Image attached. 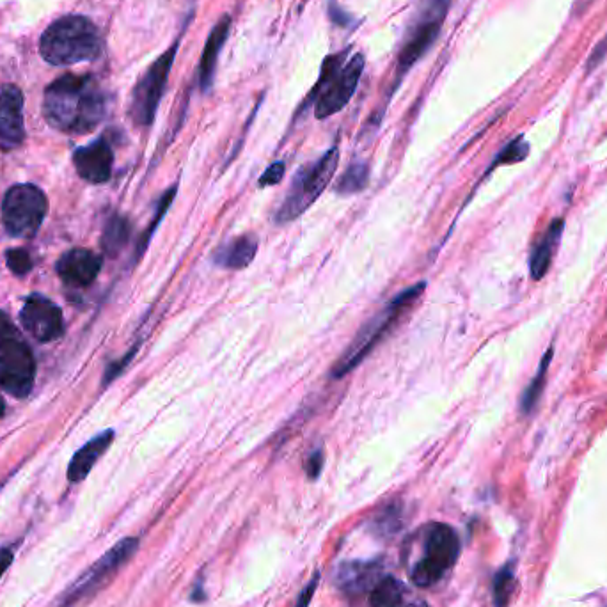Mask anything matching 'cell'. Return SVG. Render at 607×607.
Listing matches in <instances>:
<instances>
[{"instance_id": "6da1fadb", "label": "cell", "mask_w": 607, "mask_h": 607, "mask_svg": "<svg viewBox=\"0 0 607 607\" xmlns=\"http://www.w3.org/2000/svg\"><path fill=\"white\" fill-rule=\"evenodd\" d=\"M107 112V96L93 75H63L45 89L43 114L52 127L68 134H86Z\"/></svg>"}, {"instance_id": "7a4b0ae2", "label": "cell", "mask_w": 607, "mask_h": 607, "mask_svg": "<svg viewBox=\"0 0 607 607\" xmlns=\"http://www.w3.org/2000/svg\"><path fill=\"white\" fill-rule=\"evenodd\" d=\"M426 283L412 284L405 288L403 292L398 293L395 299L387 302V306L380 309L379 313L371 316L370 320L359 329L355 338L350 341V345L345 348L341 354L338 363L334 364L331 370V377L334 380L347 377L348 373L361 366L364 359L379 347L380 343L395 331L396 325L402 322L403 316L409 313V309L418 302L419 297L425 293Z\"/></svg>"}, {"instance_id": "3957f363", "label": "cell", "mask_w": 607, "mask_h": 607, "mask_svg": "<svg viewBox=\"0 0 607 607\" xmlns=\"http://www.w3.org/2000/svg\"><path fill=\"white\" fill-rule=\"evenodd\" d=\"M100 31L86 16H63L50 24L40 41V54L52 66L93 61L102 56Z\"/></svg>"}, {"instance_id": "277c9868", "label": "cell", "mask_w": 607, "mask_h": 607, "mask_svg": "<svg viewBox=\"0 0 607 607\" xmlns=\"http://www.w3.org/2000/svg\"><path fill=\"white\" fill-rule=\"evenodd\" d=\"M345 56L347 52H341L325 61L320 80L316 82L315 89L302 105L309 107L311 103H315L316 119L331 118L343 111L357 91L366 61L363 54H354L348 63L343 64Z\"/></svg>"}, {"instance_id": "5b68a950", "label": "cell", "mask_w": 607, "mask_h": 607, "mask_svg": "<svg viewBox=\"0 0 607 607\" xmlns=\"http://www.w3.org/2000/svg\"><path fill=\"white\" fill-rule=\"evenodd\" d=\"M419 552L410 561L409 576L419 588L437 583L458 560L460 540L448 524L432 522L418 533Z\"/></svg>"}, {"instance_id": "8992f818", "label": "cell", "mask_w": 607, "mask_h": 607, "mask_svg": "<svg viewBox=\"0 0 607 607\" xmlns=\"http://www.w3.org/2000/svg\"><path fill=\"white\" fill-rule=\"evenodd\" d=\"M338 164L339 150L334 146L331 150L325 151L322 157L316 158L315 162L300 167L293 176L292 185L288 194L284 196L283 203L274 213V222L277 226H286L290 222L297 221L300 215H304L311 206L315 205L332 182Z\"/></svg>"}, {"instance_id": "52a82bcc", "label": "cell", "mask_w": 607, "mask_h": 607, "mask_svg": "<svg viewBox=\"0 0 607 607\" xmlns=\"http://www.w3.org/2000/svg\"><path fill=\"white\" fill-rule=\"evenodd\" d=\"M451 0H416L409 29L403 36L398 57V77L402 79L414 64L423 59L441 34V27L450 11Z\"/></svg>"}, {"instance_id": "ba28073f", "label": "cell", "mask_w": 607, "mask_h": 607, "mask_svg": "<svg viewBox=\"0 0 607 607\" xmlns=\"http://www.w3.org/2000/svg\"><path fill=\"white\" fill-rule=\"evenodd\" d=\"M47 196L34 185H15L2 203V219L9 235L32 237L47 215Z\"/></svg>"}, {"instance_id": "9c48e42d", "label": "cell", "mask_w": 607, "mask_h": 607, "mask_svg": "<svg viewBox=\"0 0 607 607\" xmlns=\"http://www.w3.org/2000/svg\"><path fill=\"white\" fill-rule=\"evenodd\" d=\"M178 48H180V41H176L173 47L158 57L157 61L151 64L148 71L142 75L139 84L135 86L132 107H130V116L134 119L135 125L150 127L157 116L158 105L166 91L167 79H169L174 59L178 54Z\"/></svg>"}, {"instance_id": "30bf717a", "label": "cell", "mask_w": 607, "mask_h": 607, "mask_svg": "<svg viewBox=\"0 0 607 607\" xmlns=\"http://www.w3.org/2000/svg\"><path fill=\"white\" fill-rule=\"evenodd\" d=\"M137 547L139 540L128 537L105 552L100 560L95 561L75 583L71 584L70 590L64 593L63 606H73L87 597H93L98 590H102L103 586L118 574L119 568L134 556Z\"/></svg>"}, {"instance_id": "8fae6325", "label": "cell", "mask_w": 607, "mask_h": 607, "mask_svg": "<svg viewBox=\"0 0 607 607\" xmlns=\"http://www.w3.org/2000/svg\"><path fill=\"white\" fill-rule=\"evenodd\" d=\"M36 363L31 348L16 334L0 338V386L9 395L25 398L34 384Z\"/></svg>"}, {"instance_id": "7c38bea8", "label": "cell", "mask_w": 607, "mask_h": 607, "mask_svg": "<svg viewBox=\"0 0 607 607\" xmlns=\"http://www.w3.org/2000/svg\"><path fill=\"white\" fill-rule=\"evenodd\" d=\"M24 139V95L13 84H4L0 86V150H15Z\"/></svg>"}, {"instance_id": "4fadbf2b", "label": "cell", "mask_w": 607, "mask_h": 607, "mask_svg": "<svg viewBox=\"0 0 607 607\" xmlns=\"http://www.w3.org/2000/svg\"><path fill=\"white\" fill-rule=\"evenodd\" d=\"M22 324L32 338L41 343L54 341L63 334V315L52 300L41 295H32L22 309Z\"/></svg>"}, {"instance_id": "5bb4252c", "label": "cell", "mask_w": 607, "mask_h": 607, "mask_svg": "<svg viewBox=\"0 0 607 607\" xmlns=\"http://www.w3.org/2000/svg\"><path fill=\"white\" fill-rule=\"evenodd\" d=\"M77 173L89 183H105L112 174L114 153L111 144L105 139L91 142L89 146L79 148L73 155Z\"/></svg>"}, {"instance_id": "9a60e30c", "label": "cell", "mask_w": 607, "mask_h": 607, "mask_svg": "<svg viewBox=\"0 0 607 607\" xmlns=\"http://www.w3.org/2000/svg\"><path fill=\"white\" fill-rule=\"evenodd\" d=\"M102 270V258L87 249H73L57 263V272L64 283L71 286H89L95 283Z\"/></svg>"}, {"instance_id": "2e32d148", "label": "cell", "mask_w": 607, "mask_h": 607, "mask_svg": "<svg viewBox=\"0 0 607 607\" xmlns=\"http://www.w3.org/2000/svg\"><path fill=\"white\" fill-rule=\"evenodd\" d=\"M382 579V567L377 561H347L336 572L339 590L355 593L371 592Z\"/></svg>"}, {"instance_id": "e0dca14e", "label": "cell", "mask_w": 607, "mask_h": 607, "mask_svg": "<svg viewBox=\"0 0 607 607\" xmlns=\"http://www.w3.org/2000/svg\"><path fill=\"white\" fill-rule=\"evenodd\" d=\"M260 242L258 238L251 233H244L240 237L229 240L222 244L215 253H213V265L226 270H244L253 263L256 254H258Z\"/></svg>"}, {"instance_id": "ac0fdd59", "label": "cell", "mask_w": 607, "mask_h": 607, "mask_svg": "<svg viewBox=\"0 0 607 607\" xmlns=\"http://www.w3.org/2000/svg\"><path fill=\"white\" fill-rule=\"evenodd\" d=\"M229 29H231V18L228 15L222 16L208 36L203 56H201V64H199V86L203 93L210 91V87H212L217 59H219L224 43L228 40Z\"/></svg>"}, {"instance_id": "d6986e66", "label": "cell", "mask_w": 607, "mask_h": 607, "mask_svg": "<svg viewBox=\"0 0 607 607\" xmlns=\"http://www.w3.org/2000/svg\"><path fill=\"white\" fill-rule=\"evenodd\" d=\"M112 441H114V432L105 430L103 434L95 437L93 441L87 442L84 448H80L75 457L71 460L68 467V480L71 483H79V481L87 478V474L91 473V469L95 467L98 458L102 457L105 451L109 450Z\"/></svg>"}, {"instance_id": "ffe728a7", "label": "cell", "mask_w": 607, "mask_h": 607, "mask_svg": "<svg viewBox=\"0 0 607 607\" xmlns=\"http://www.w3.org/2000/svg\"><path fill=\"white\" fill-rule=\"evenodd\" d=\"M561 229H563V221L552 222L551 228L545 233V237L540 240L535 253L531 256V274H533L535 279H542L545 276V272L549 270L552 253H554L556 245L560 242Z\"/></svg>"}, {"instance_id": "44dd1931", "label": "cell", "mask_w": 607, "mask_h": 607, "mask_svg": "<svg viewBox=\"0 0 607 607\" xmlns=\"http://www.w3.org/2000/svg\"><path fill=\"white\" fill-rule=\"evenodd\" d=\"M407 602V588L396 577H382L370 592L373 607H405Z\"/></svg>"}, {"instance_id": "7402d4cb", "label": "cell", "mask_w": 607, "mask_h": 607, "mask_svg": "<svg viewBox=\"0 0 607 607\" xmlns=\"http://www.w3.org/2000/svg\"><path fill=\"white\" fill-rule=\"evenodd\" d=\"M370 183V166L363 162V160H357L352 162L347 167V171L341 174L338 178V182L334 183V192L338 196H355L359 192H363Z\"/></svg>"}, {"instance_id": "603a6c76", "label": "cell", "mask_w": 607, "mask_h": 607, "mask_svg": "<svg viewBox=\"0 0 607 607\" xmlns=\"http://www.w3.org/2000/svg\"><path fill=\"white\" fill-rule=\"evenodd\" d=\"M128 238H130V222H128L127 217L114 215V217H111V221L107 222L105 231H103V251L109 256H116L123 251Z\"/></svg>"}, {"instance_id": "cb8c5ba5", "label": "cell", "mask_w": 607, "mask_h": 607, "mask_svg": "<svg viewBox=\"0 0 607 607\" xmlns=\"http://www.w3.org/2000/svg\"><path fill=\"white\" fill-rule=\"evenodd\" d=\"M176 194H178V185H173V187H169V189L164 192V196H162V199L158 201L157 213H155V217H153V221H151L150 228L144 231V235H142L141 240H139V244H137V254H135V258H137V260H139L142 254H144V251L148 249V244H150L151 238H153V235H155L158 224L164 221L166 213L169 212V208H171V205H173Z\"/></svg>"}, {"instance_id": "d4e9b609", "label": "cell", "mask_w": 607, "mask_h": 607, "mask_svg": "<svg viewBox=\"0 0 607 607\" xmlns=\"http://www.w3.org/2000/svg\"><path fill=\"white\" fill-rule=\"evenodd\" d=\"M515 574L512 565H506L494 577V607H506L512 597Z\"/></svg>"}, {"instance_id": "484cf974", "label": "cell", "mask_w": 607, "mask_h": 607, "mask_svg": "<svg viewBox=\"0 0 607 607\" xmlns=\"http://www.w3.org/2000/svg\"><path fill=\"white\" fill-rule=\"evenodd\" d=\"M552 350L549 354L545 355L544 363L540 366V371L537 373V377L535 380L529 384L528 389H526V393L522 396V410L524 412H529L531 407L537 403L538 396L542 393V386H544L545 373H547V366H549V359H551Z\"/></svg>"}, {"instance_id": "4316f807", "label": "cell", "mask_w": 607, "mask_h": 607, "mask_svg": "<svg viewBox=\"0 0 607 607\" xmlns=\"http://www.w3.org/2000/svg\"><path fill=\"white\" fill-rule=\"evenodd\" d=\"M8 267L18 276H24L27 272H31V256L24 249H13L8 253Z\"/></svg>"}, {"instance_id": "83f0119b", "label": "cell", "mask_w": 607, "mask_h": 607, "mask_svg": "<svg viewBox=\"0 0 607 607\" xmlns=\"http://www.w3.org/2000/svg\"><path fill=\"white\" fill-rule=\"evenodd\" d=\"M284 173H286L284 162H274V164H270V166L265 169V173L261 174L258 187H260V189L276 187V185L283 182Z\"/></svg>"}, {"instance_id": "f1b7e54d", "label": "cell", "mask_w": 607, "mask_h": 607, "mask_svg": "<svg viewBox=\"0 0 607 607\" xmlns=\"http://www.w3.org/2000/svg\"><path fill=\"white\" fill-rule=\"evenodd\" d=\"M526 155H528V144L522 141V139H517L510 146H506V150L497 158V164H501V162L515 164V162H519L522 158H526Z\"/></svg>"}, {"instance_id": "f546056e", "label": "cell", "mask_w": 607, "mask_h": 607, "mask_svg": "<svg viewBox=\"0 0 607 607\" xmlns=\"http://www.w3.org/2000/svg\"><path fill=\"white\" fill-rule=\"evenodd\" d=\"M325 457L324 451L315 450L311 455H309L308 460H306V474H308L309 480H316V478H320V474H322V469H324Z\"/></svg>"}, {"instance_id": "4dcf8cb0", "label": "cell", "mask_w": 607, "mask_h": 607, "mask_svg": "<svg viewBox=\"0 0 607 607\" xmlns=\"http://www.w3.org/2000/svg\"><path fill=\"white\" fill-rule=\"evenodd\" d=\"M329 16H331L332 22L339 25V27H348L352 22V16L348 15L347 11L339 8L336 2L329 4Z\"/></svg>"}, {"instance_id": "1f68e13d", "label": "cell", "mask_w": 607, "mask_h": 607, "mask_svg": "<svg viewBox=\"0 0 607 607\" xmlns=\"http://www.w3.org/2000/svg\"><path fill=\"white\" fill-rule=\"evenodd\" d=\"M318 577L320 576L316 574V576L313 577L311 581H309L308 586H306V588L302 590V593H300L299 600H297V604H295V607H309V602H311V599H313V595H315L316 584H318Z\"/></svg>"}, {"instance_id": "d6a6232c", "label": "cell", "mask_w": 607, "mask_h": 607, "mask_svg": "<svg viewBox=\"0 0 607 607\" xmlns=\"http://www.w3.org/2000/svg\"><path fill=\"white\" fill-rule=\"evenodd\" d=\"M13 560H15V551L11 547L0 549V579L8 572V568L11 567Z\"/></svg>"}, {"instance_id": "836d02e7", "label": "cell", "mask_w": 607, "mask_h": 607, "mask_svg": "<svg viewBox=\"0 0 607 607\" xmlns=\"http://www.w3.org/2000/svg\"><path fill=\"white\" fill-rule=\"evenodd\" d=\"M606 52H607V38H606V40L602 41V43H600L599 47H597V50H593V56H592V59H590V64H588V68H590V70H592L593 66H597V64H599L600 61H602V59H604V56H606Z\"/></svg>"}, {"instance_id": "e575fe53", "label": "cell", "mask_w": 607, "mask_h": 607, "mask_svg": "<svg viewBox=\"0 0 607 607\" xmlns=\"http://www.w3.org/2000/svg\"><path fill=\"white\" fill-rule=\"evenodd\" d=\"M16 334L15 327L9 324L8 316L4 315L0 311V338H6V336H13Z\"/></svg>"}, {"instance_id": "d590c367", "label": "cell", "mask_w": 607, "mask_h": 607, "mask_svg": "<svg viewBox=\"0 0 607 607\" xmlns=\"http://www.w3.org/2000/svg\"><path fill=\"white\" fill-rule=\"evenodd\" d=\"M405 607H430V606H428V604H426L425 600L416 599V600H409V602H407V606H405Z\"/></svg>"}, {"instance_id": "8d00e7d4", "label": "cell", "mask_w": 607, "mask_h": 607, "mask_svg": "<svg viewBox=\"0 0 607 607\" xmlns=\"http://www.w3.org/2000/svg\"><path fill=\"white\" fill-rule=\"evenodd\" d=\"M4 402H2V400H0V418H2V416H4Z\"/></svg>"}]
</instances>
